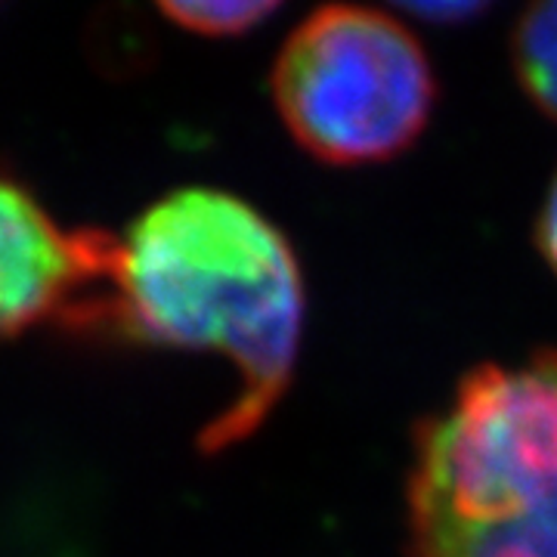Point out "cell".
<instances>
[{
    "mask_svg": "<svg viewBox=\"0 0 557 557\" xmlns=\"http://www.w3.org/2000/svg\"><path fill=\"white\" fill-rule=\"evenodd\" d=\"M304 278L292 245L248 201L177 189L115 236L97 335L226 359L239 391L205 431L220 453L276 409L298 362Z\"/></svg>",
    "mask_w": 557,
    "mask_h": 557,
    "instance_id": "obj_1",
    "label": "cell"
},
{
    "mask_svg": "<svg viewBox=\"0 0 557 557\" xmlns=\"http://www.w3.org/2000/svg\"><path fill=\"white\" fill-rule=\"evenodd\" d=\"M412 557H557V350L480 366L418 431Z\"/></svg>",
    "mask_w": 557,
    "mask_h": 557,
    "instance_id": "obj_2",
    "label": "cell"
},
{
    "mask_svg": "<svg viewBox=\"0 0 557 557\" xmlns=\"http://www.w3.org/2000/svg\"><path fill=\"white\" fill-rule=\"evenodd\" d=\"M273 100L313 159L375 164L421 137L437 78L403 22L359 3H325L282 44Z\"/></svg>",
    "mask_w": 557,
    "mask_h": 557,
    "instance_id": "obj_3",
    "label": "cell"
},
{
    "mask_svg": "<svg viewBox=\"0 0 557 557\" xmlns=\"http://www.w3.org/2000/svg\"><path fill=\"white\" fill-rule=\"evenodd\" d=\"M115 236L69 230L0 174V341L40 325L97 332Z\"/></svg>",
    "mask_w": 557,
    "mask_h": 557,
    "instance_id": "obj_4",
    "label": "cell"
},
{
    "mask_svg": "<svg viewBox=\"0 0 557 557\" xmlns=\"http://www.w3.org/2000/svg\"><path fill=\"white\" fill-rule=\"evenodd\" d=\"M515 75L539 112L557 121V0H530L511 38Z\"/></svg>",
    "mask_w": 557,
    "mask_h": 557,
    "instance_id": "obj_5",
    "label": "cell"
},
{
    "mask_svg": "<svg viewBox=\"0 0 557 557\" xmlns=\"http://www.w3.org/2000/svg\"><path fill=\"white\" fill-rule=\"evenodd\" d=\"M156 3L168 20L196 35L226 38L255 28L270 13H276L282 0H156Z\"/></svg>",
    "mask_w": 557,
    "mask_h": 557,
    "instance_id": "obj_6",
    "label": "cell"
},
{
    "mask_svg": "<svg viewBox=\"0 0 557 557\" xmlns=\"http://www.w3.org/2000/svg\"><path fill=\"white\" fill-rule=\"evenodd\" d=\"M391 3L416 20L449 25V22L474 20L483 10H490L496 0H391Z\"/></svg>",
    "mask_w": 557,
    "mask_h": 557,
    "instance_id": "obj_7",
    "label": "cell"
},
{
    "mask_svg": "<svg viewBox=\"0 0 557 557\" xmlns=\"http://www.w3.org/2000/svg\"><path fill=\"white\" fill-rule=\"evenodd\" d=\"M536 242L542 258L548 260V267L555 270L557 276V177L548 189V199L542 205V214L536 223Z\"/></svg>",
    "mask_w": 557,
    "mask_h": 557,
    "instance_id": "obj_8",
    "label": "cell"
}]
</instances>
